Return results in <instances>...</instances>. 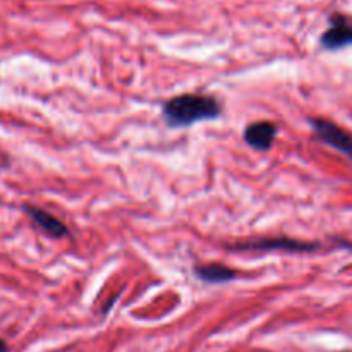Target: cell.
Returning <instances> with one entry per match:
<instances>
[{
  "label": "cell",
  "mask_w": 352,
  "mask_h": 352,
  "mask_svg": "<svg viewBox=\"0 0 352 352\" xmlns=\"http://www.w3.org/2000/svg\"><path fill=\"white\" fill-rule=\"evenodd\" d=\"M275 136H277V126L274 122H268V120L253 122L244 129V141L251 148L260 151L270 150Z\"/></svg>",
  "instance_id": "cell-5"
},
{
  "label": "cell",
  "mask_w": 352,
  "mask_h": 352,
  "mask_svg": "<svg viewBox=\"0 0 352 352\" xmlns=\"http://www.w3.org/2000/svg\"><path fill=\"white\" fill-rule=\"evenodd\" d=\"M9 349H7V344L3 342L2 339H0V352H7Z\"/></svg>",
  "instance_id": "cell-8"
},
{
  "label": "cell",
  "mask_w": 352,
  "mask_h": 352,
  "mask_svg": "<svg viewBox=\"0 0 352 352\" xmlns=\"http://www.w3.org/2000/svg\"><path fill=\"white\" fill-rule=\"evenodd\" d=\"M195 274L199 280L206 282V284H226V282L234 280L237 277V270L222 263L198 265L195 268Z\"/></svg>",
  "instance_id": "cell-7"
},
{
  "label": "cell",
  "mask_w": 352,
  "mask_h": 352,
  "mask_svg": "<svg viewBox=\"0 0 352 352\" xmlns=\"http://www.w3.org/2000/svg\"><path fill=\"white\" fill-rule=\"evenodd\" d=\"M320 248V243H306V241L291 239V237H256L232 244V251H287V253H311Z\"/></svg>",
  "instance_id": "cell-2"
},
{
  "label": "cell",
  "mask_w": 352,
  "mask_h": 352,
  "mask_svg": "<svg viewBox=\"0 0 352 352\" xmlns=\"http://www.w3.org/2000/svg\"><path fill=\"white\" fill-rule=\"evenodd\" d=\"M23 210L45 234H48V236L54 237V239H60V237H65L69 234V229L65 227V223L60 222V220H58L57 217L52 215V213L45 212L43 208L26 205Z\"/></svg>",
  "instance_id": "cell-6"
},
{
  "label": "cell",
  "mask_w": 352,
  "mask_h": 352,
  "mask_svg": "<svg viewBox=\"0 0 352 352\" xmlns=\"http://www.w3.org/2000/svg\"><path fill=\"white\" fill-rule=\"evenodd\" d=\"M222 116V105L215 96L184 93L164 103L165 124L170 127H188L201 120Z\"/></svg>",
  "instance_id": "cell-1"
},
{
  "label": "cell",
  "mask_w": 352,
  "mask_h": 352,
  "mask_svg": "<svg viewBox=\"0 0 352 352\" xmlns=\"http://www.w3.org/2000/svg\"><path fill=\"white\" fill-rule=\"evenodd\" d=\"M311 127L315 131V136L322 143L336 148L337 151L346 155L352 160V134L346 129L339 127L337 124L325 119H311Z\"/></svg>",
  "instance_id": "cell-3"
},
{
  "label": "cell",
  "mask_w": 352,
  "mask_h": 352,
  "mask_svg": "<svg viewBox=\"0 0 352 352\" xmlns=\"http://www.w3.org/2000/svg\"><path fill=\"white\" fill-rule=\"evenodd\" d=\"M322 47L329 52L342 50L352 47V23L342 14H333L330 17V28L322 34Z\"/></svg>",
  "instance_id": "cell-4"
}]
</instances>
